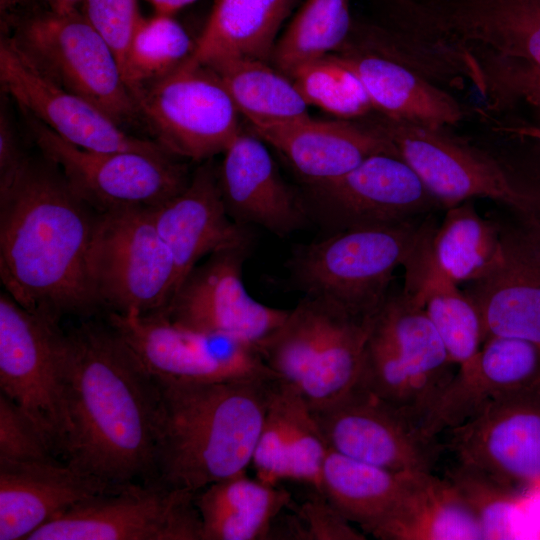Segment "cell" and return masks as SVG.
Masks as SVG:
<instances>
[{"mask_svg": "<svg viewBox=\"0 0 540 540\" xmlns=\"http://www.w3.org/2000/svg\"><path fill=\"white\" fill-rule=\"evenodd\" d=\"M59 356L69 428L62 460L111 484L156 483L154 376L108 323L61 329Z\"/></svg>", "mask_w": 540, "mask_h": 540, "instance_id": "1", "label": "cell"}, {"mask_svg": "<svg viewBox=\"0 0 540 540\" xmlns=\"http://www.w3.org/2000/svg\"><path fill=\"white\" fill-rule=\"evenodd\" d=\"M157 142L170 154L205 161L242 131L239 112L216 72L184 62L136 96Z\"/></svg>", "mask_w": 540, "mask_h": 540, "instance_id": "11", "label": "cell"}, {"mask_svg": "<svg viewBox=\"0 0 540 540\" xmlns=\"http://www.w3.org/2000/svg\"><path fill=\"white\" fill-rule=\"evenodd\" d=\"M352 27L350 0H306L275 44L278 70L288 75L298 66L340 48Z\"/></svg>", "mask_w": 540, "mask_h": 540, "instance_id": "36", "label": "cell"}, {"mask_svg": "<svg viewBox=\"0 0 540 540\" xmlns=\"http://www.w3.org/2000/svg\"><path fill=\"white\" fill-rule=\"evenodd\" d=\"M430 234L404 268L403 289L420 303L443 341L450 360L459 367L475 356L484 343L483 322L474 301L431 262L428 254Z\"/></svg>", "mask_w": 540, "mask_h": 540, "instance_id": "32", "label": "cell"}, {"mask_svg": "<svg viewBox=\"0 0 540 540\" xmlns=\"http://www.w3.org/2000/svg\"><path fill=\"white\" fill-rule=\"evenodd\" d=\"M432 225L408 221L339 230L296 246L286 268L303 295L324 298L353 317L369 319L387 297L394 272L417 254Z\"/></svg>", "mask_w": 540, "mask_h": 540, "instance_id": "5", "label": "cell"}, {"mask_svg": "<svg viewBox=\"0 0 540 540\" xmlns=\"http://www.w3.org/2000/svg\"><path fill=\"white\" fill-rule=\"evenodd\" d=\"M407 163L440 206L489 198L521 212L525 196L518 182L492 156L432 127L381 115L370 121Z\"/></svg>", "mask_w": 540, "mask_h": 540, "instance_id": "13", "label": "cell"}, {"mask_svg": "<svg viewBox=\"0 0 540 540\" xmlns=\"http://www.w3.org/2000/svg\"><path fill=\"white\" fill-rule=\"evenodd\" d=\"M154 378L158 387L156 483L196 493L246 472L276 379Z\"/></svg>", "mask_w": 540, "mask_h": 540, "instance_id": "3", "label": "cell"}, {"mask_svg": "<svg viewBox=\"0 0 540 540\" xmlns=\"http://www.w3.org/2000/svg\"><path fill=\"white\" fill-rule=\"evenodd\" d=\"M196 493L128 483L83 500L27 540H203Z\"/></svg>", "mask_w": 540, "mask_h": 540, "instance_id": "9", "label": "cell"}, {"mask_svg": "<svg viewBox=\"0 0 540 540\" xmlns=\"http://www.w3.org/2000/svg\"><path fill=\"white\" fill-rule=\"evenodd\" d=\"M368 533L380 540H484L456 487L432 472L410 473L393 508Z\"/></svg>", "mask_w": 540, "mask_h": 540, "instance_id": "27", "label": "cell"}, {"mask_svg": "<svg viewBox=\"0 0 540 540\" xmlns=\"http://www.w3.org/2000/svg\"><path fill=\"white\" fill-rule=\"evenodd\" d=\"M293 501L280 484L242 472L215 482L195 495L203 540H265L274 519Z\"/></svg>", "mask_w": 540, "mask_h": 540, "instance_id": "29", "label": "cell"}, {"mask_svg": "<svg viewBox=\"0 0 540 540\" xmlns=\"http://www.w3.org/2000/svg\"><path fill=\"white\" fill-rule=\"evenodd\" d=\"M519 183L526 199L523 212L533 211L540 215V180L528 183L519 181Z\"/></svg>", "mask_w": 540, "mask_h": 540, "instance_id": "45", "label": "cell"}, {"mask_svg": "<svg viewBox=\"0 0 540 540\" xmlns=\"http://www.w3.org/2000/svg\"><path fill=\"white\" fill-rule=\"evenodd\" d=\"M150 210L175 261L177 288L204 257L236 246L253 245L251 227L234 222L228 215L217 168L210 162L197 168L180 193Z\"/></svg>", "mask_w": 540, "mask_h": 540, "instance_id": "23", "label": "cell"}, {"mask_svg": "<svg viewBox=\"0 0 540 540\" xmlns=\"http://www.w3.org/2000/svg\"><path fill=\"white\" fill-rule=\"evenodd\" d=\"M396 40L430 72L479 87L511 70L540 73V0H399Z\"/></svg>", "mask_w": 540, "mask_h": 540, "instance_id": "4", "label": "cell"}, {"mask_svg": "<svg viewBox=\"0 0 540 540\" xmlns=\"http://www.w3.org/2000/svg\"><path fill=\"white\" fill-rule=\"evenodd\" d=\"M59 324L0 294V388L62 460L68 435L59 356Z\"/></svg>", "mask_w": 540, "mask_h": 540, "instance_id": "10", "label": "cell"}, {"mask_svg": "<svg viewBox=\"0 0 540 540\" xmlns=\"http://www.w3.org/2000/svg\"><path fill=\"white\" fill-rule=\"evenodd\" d=\"M502 225L486 219L471 200L447 208L428 241L431 262L457 285L487 275L501 256Z\"/></svg>", "mask_w": 540, "mask_h": 540, "instance_id": "33", "label": "cell"}, {"mask_svg": "<svg viewBox=\"0 0 540 540\" xmlns=\"http://www.w3.org/2000/svg\"><path fill=\"white\" fill-rule=\"evenodd\" d=\"M444 433L456 463L516 488L540 486V386L503 395Z\"/></svg>", "mask_w": 540, "mask_h": 540, "instance_id": "17", "label": "cell"}, {"mask_svg": "<svg viewBox=\"0 0 540 540\" xmlns=\"http://www.w3.org/2000/svg\"><path fill=\"white\" fill-rule=\"evenodd\" d=\"M514 134H520L524 137H528L537 140L540 143V126H515L509 127L508 132Z\"/></svg>", "mask_w": 540, "mask_h": 540, "instance_id": "48", "label": "cell"}, {"mask_svg": "<svg viewBox=\"0 0 540 540\" xmlns=\"http://www.w3.org/2000/svg\"><path fill=\"white\" fill-rule=\"evenodd\" d=\"M54 456L22 411L0 392V461H42Z\"/></svg>", "mask_w": 540, "mask_h": 540, "instance_id": "42", "label": "cell"}, {"mask_svg": "<svg viewBox=\"0 0 540 540\" xmlns=\"http://www.w3.org/2000/svg\"><path fill=\"white\" fill-rule=\"evenodd\" d=\"M252 246L207 256L187 274L161 312L183 328L228 335L257 346L284 322L289 310L267 306L247 291L243 266Z\"/></svg>", "mask_w": 540, "mask_h": 540, "instance_id": "15", "label": "cell"}, {"mask_svg": "<svg viewBox=\"0 0 540 540\" xmlns=\"http://www.w3.org/2000/svg\"><path fill=\"white\" fill-rule=\"evenodd\" d=\"M287 508V507H286ZM285 508V509H286ZM285 509L274 519L268 539L295 540H365L315 487L300 505Z\"/></svg>", "mask_w": 540, "mask_h": 540, "instance_id": "40", "label": "cell"}, {"mask_svg": "<svg viewBox=\"0 0 540 540\" xmlns=\"http://www.w3.org/2000/svg\"><path fill=\"white\" fill-rule=\"evenodd\" d=\"M252 131L275 148L310 189L335 181L371 155H396L371 122L320 120L308 114Z\"/></svg>", "mask_w": 540, "mask_h": 540, "instance_id": "22", "label": "cell"}, {"mask_svg": "<svg viewBox=\"0 0 540 540\" xmlns=\"http://www.w3.org/2000/svg\"><path fill=\"white\" fill-rule=\"evenodd\" d=\"M119 486L59 458L0 461V540H27L75 504Z\"/></svg>", "mask_w": 540, "mask_h": 540, "instance_id": "24", "label": "cell"}, {"mask_svg": "<svg viewBox=\"0 0 540 540\" xmlns=\"http://www.w3.org/2000/svg\"><path fill=\"white\" fill-rule=\"evenodd\" d=\"M499 104L526 103L540 114V73L521 70L509 74L497 91Z\"/></svg>", "mask_w": 540, "mask_h": 540, "instance_id": "43", "label": "cell"}, {"mask_svg": "<svg viewBox=\"0 0 540 540\" xmlns=\"http://www.w3.org/2000/svg\"><path fill=\"white\" fill-rule=\"evenodd\" d=\"M97 211L56 164L26 159L0 185V277L26 310L59 324L100 309L89 276Z\"/></svg>", "mask_w": 540, "mask_h": 540, "instance_id": "2", "label": "cell"}, {"mask_svg": "<svg viewBox=\"0 0 540 540\" xmlns=\"http://www.w3.org/2000/svg\"><path fill=\"white\" fill-rule=\"evenodd\" d=\"M195 43L173 16L155 14L140 20L128 49L123 77L135 100L147 85L179 68Z\"/></svg>", "mask_w": 540, "mask_h": 540, "instance_id": "37", "label": "cell"}, {"mask_svg": "<svg viewBox=\"0 0 540 540\" xmlns=\"http://www.w3.org/2000/svg\"><path fill=\"white\" fill-rule=\"evenodd\" d=\"M355 320L366 319L353 317L324 298L303 295L284 322L256 347L277 379L296 389Z\"/></svg>", "mask_w": 540, "mask_h": 540, "instance_id": "31", "label": "cell"}, {"mask_svg": "<svg viewBox=\"0 0 540 540\" xmlns=\"http://www.w3.org/2000/svg\"><path fill=\"white\" fill-rule=\"evenodd\" d=\"M222 198L230 218L286 237L309 222L306 203L282 179L268 145L241 131L223 153L217 168Z\"/></svg>", "mask_w": 540, "mask_h": 540, "instance_id": "21", "label": "cell"}, {"mask_svg": "<svg viewBox=\"0 0 540 540\" xmlns=\"http://www.w3.org/2000/svg\"><path fill=\"white\" fill-rule=\"evenodd\" d=\"M410 473L394 472L329 449L318 490L345 519L368 533L393 508Z\"/></svg>", "mask_w": 540, "mask_h": 540, "instance_id": "34", "label": "cell"}, {"mask_svg": "<svg viewBox=\"0 0 540 540\" xmlns=\"http://www.w3.org/2000/svg\"><path fill=\"white\" fill-rule=\"evenodd\" d=\"M18 0H0V7L1 10L4 11L7 8L11 7L14 3H16Z\"/></svg>", "mask_w": 540, "mask_h": 540, "instance_id": "49", "label": "cell"}, {"mask_svg": "<svg viewBox=\"0 0 540 540\" xmlns=\"http://www.w3.org/2000/svg\"><path fill=\"white\" fill-rule=\"evenodd\" d=\"M26 116L42 155L58 166L73 190L97 212L153 208L180 193L190 181L186 167L172 155L83 149Z\"/></svg>", "mask_w": 540, "mask_h": 540, "instance_id": "8", "label": "cell"}, {"mask_svg": "<svg viewBox=\"0 0 540 540\" xmlns=\"http://www.w3.org/2000/svg\"><path fill=\"white\" fill-rule=\"evenodd\" d=\"M240 115L251 127L308 115V104L292 79L266 61L230 59L212 66Z\"/></svg>", "mask_w": 540, "mask_h": 540, "instance_id": "35", "label": "cell"}, {"mask_svg": "<svg viewBox=\"0 0 540 540\" xmlns=\"http://www.w3.org/2000/svg\"><path fill=\"white\" fill-rule=\"evenodd\" d=\"M445 477L472 510L484 539H516L522 535L520 525L525 497L518 488L456 462L447 470Z\"/></svg>", "mask_w": 540, "mask_h": 540, "instance_id": "39", "label": "cell"}, {"mask_svg": "<svg viewBox=\"0 0 540 540\" xmlns=\"http://www.w3.org/2000/svg\"><path fill=\"white\" fill-rule=\"evenodd\" d=\"M328 451L303 396L289 384L274 380L251 463L256 478L272 485L290 480L318 489Z\"/></svg>", "mask_w": 540, "mask_h": 540, "instance_id": "25", "label": "cell"}, {"mask_svg": "<svg viewBox=\"0 0 540 540\" xmlns=\"http://www.w3.org/2000/svg\"><path fill=\"white\" fill-rule=\"evenodd\" d=\"M0 80L25 114L75 146L93 151L172 155L158 142L129 134L98 106L50 79L13 37L1 40Z\"/></svg>", "mask_w": 540, "mask_h": 540, "instance_id": "16", "label": "cell"}, {"mask_svg": "<svg viewBox=\"0 0 540 540\" xmlns=\"http://www.w3.org/2000/svg\"><path fill=\"white\" fill-rule=\"evenodd\" d=\"M88 267L96 302L108 312L161 311L177 288L175 261L150 208L97 212Z\"/></svg>", "mask_w": 540, "mask_h": 540, "instance_id": "6", "label": "cell"}, {"mask_svg": "<svg viewBox=\"0 0 540 540\" xmlns=\"http://www.w3.org/2000/svg\"><path fill=\"white\" fill-rule=\"evenodd\" d=\"M288 76L308 106L338 119L358 120L374 110L364 85L342 55L307 62Z\"/></svg>", "mask_w": 540, "mask_h": 540, "instance_id": "38", "label": "cell"}, {"mask_svg": "<svg viewBox=\"0 0 540 540\" xmlns=\"http://www.w3.org/2000/svg\"><path fill=\"white\" fill-rule=\"evenodd\" d=\"M13 38L46 76L121 126L140 113L113 50L79 9L33 14L19 23Z\"/></svg>", "mask_w": 540, "mask_h": 540, "instance_id": "7", "label": "cell"}, {"mask_svg": "<svg viewBox=\"0 0 540 540\" xmlns=\"http://www.w3.org/2000/svg\"><path fill=\"white\" fill-rule=\"evenodd\" d=\"M540 386V348L513 337L487 338L457 370L427 411L422 432L438 439L473 418L493 400Z\"/></svg>", "mask_w": 540, "mask_h": 540, "instance_id": "20", "label": "cell"}, {"mask_svg": "<svg viewBox=\"0 0 540 540\" xmlns=\"http://www.w3.org/2000/svg\"><path fill=\"white\" fill-rule=\"evenodd\" d=\"M517 213L518 222L502 226L495 267L464 292L480 312L485 340L513 337L540 348V215Z\"/></svg>", "mask_w": 540, "mask_h": 540, "instance_id": "19", "label": "cell"}, {"mask_svg": "<svg viewBox=\"0 0 540 540\" xmlns=\"http://www.w3.org/2000/svg\"><path fill=\"white\" fill-rule=\"evenodd\" d=\"M80 7L113 50L123 74L131 39L142 19L137 0H82Z\"/></svg>", "mask_w": 540, "mask_h": 540, "instance_id": "41", "label": "cell"}, {"mask_svg": "<svg viewBox=\"0 0 540 540\" xmlns=\"http://www.w3.org/2000/svg\"><path fill=\"white\" fill-rule=\"evenodd\" d=\"M292 0H215L186 62L212 66L238 58L266 61Z\"/></svg>", "mask_w": 540, "mask_h": 540, "instance_id": "30", "label": "cell"}, {"mask_svg": "<svg viewBox=\"0 0 540 540\" xmlns=\"http://www.w3.org/2000/svg\"><path fill=\"white\" fill-rule=\"evenodd\" d=\"M305 202L315 217L335 230L412 221L440 206L400 157L377 153L324 186L310 189Z\"/></svg>", "mask_w": 540, "mask_h": 540, "instance_id": "18", "label": "cell"}, {"mask_svg": "<svg viewBox=\"0 0 540 540\" xmlns=\"http://www.w3.org/2000/svg\"><path fill=\"white\" fill-rule=\"evenodd\" d=\"M153 9L155 14L173 16L180 9L198 0H145Z\"/></svg>", "mask_w": 540, "mask_h": 540, "instance_id": "46", "label": "cell"}, {"mask_svg": "<svg viewBox=\"0 0 540 540\" xmlns=\"http://www.w3.org/2000/svg\"><path fill=\"white\" fill-rule=\"evenodd\" d=\"M49 9L57 13H69L77 10L82 0H45Z\"/></svg>", "mask_w": 540, "mask_h": 540, "instance_id": "47", "label": "cell"}, {"mask_svg": "<svg viewBox=\"0 0 540 540\" xmlns=\"http://www.w3.org/2000/svg\"><path fill=\"white\" fill-rule=\"evenodd\" d=\"M107 323L155 377L182 381L277 379L257 347L241 339L193 331L161 311L108 312Z\"/></svg>", "mask_w": 540, "mask_h": 540, "instance_id": "12", "label": "cell"}, {"mask_svg": "<svg viewBox=\"0 0 540 540\" xmlns=\"http://www.w3.org/2000/svg\"><path fill=\"white\" fill-rule=\"evenodd\" d=\"M342 57L380 115L432 127L455 125L464 116L453 96L389 53L352 50Z\"/></svg>", "mask_w": 540, "mask_h": 540, "instance_id": "26", "label": "cell"}, {"mask_svg": "<svg viewBox=\"0 0 540 540\" xmlns=\"http://www.w3.org/2000/svg\"><path fill=\"white\" fill-rule=\"evenodd\" d=\"M373 328L393 346L412 378L421 427L457 367L420 303L404 289L389 294L373 319Z\"/></svg>", "mask_w": 540, "mask_h": 540, "instance_id": "28", "label": "cell"}, {"mask_svg": "<svg viewBox=\"0 0 540 540\" xmlns=\"http://www.w3.org/2000/svg\"><path fill=\"white\" fill-rule=\"evenodd\" d=\"M312 411L329 449L394 472H432L444 451L406 412L357 386Z\"/></svg>", "mask_w": 540, "mask_h": 540, "instance_id": "14", "label": "cell"}, {"mask_svg": "<svg viewBox=\"0 0 540 540\" xmlns=\"http://www.w3.org/2000/svg\"><path fill=\"white\" fill-rule=\"evenodd\" d=\"M26 159L11 122L2 109L0 116V185L10 180Z\"/></svg>", "mask_w": 540, "mask_h": 540, "instance_id": "44", "label": "cell"}]
</instances>
